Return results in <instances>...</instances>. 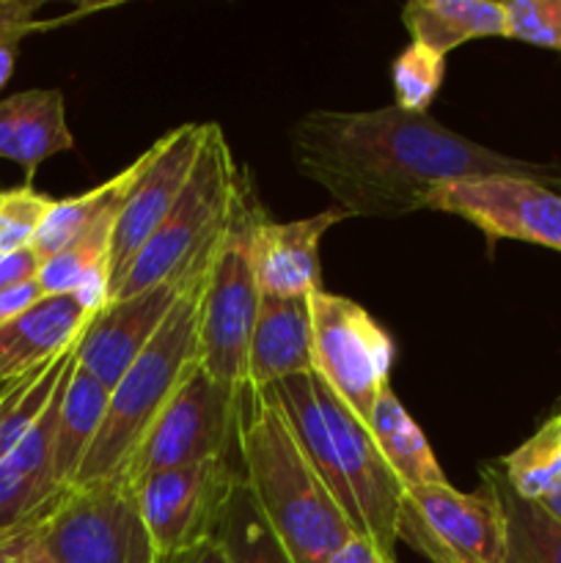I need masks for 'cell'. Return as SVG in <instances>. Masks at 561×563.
<instances>
[{
    "mask_svg": "<svg viewBox=\"0 0 561 563\" xmlns=\"http://www.w3.org/2000/svg\"><path fill=\"white\" fill-rule=\"evenodd\" d=\"M220 236L193 262V267L187 273L163 280V284L152 286L146 291H138V295L127 297V300L108 302L91 319L86 333L77 341V363L88 374H94L99 383L113 390L116 383L127 374V368L132 366V361L160 333V328L170 317L176 302L190 289L193 280L212 262L215 251L220 245Z\"/></svg>",
    "mask_w": 561,
    "mask_h": 563,
    "instance_id": "14",
    "label": "cell"
},
{
    "mask_svg": "<svg viewBox=\"0 0 561 563\" xmlns=\"http://www.w3.org/2000/svg\"><path fill=\"white\" fill-rule=\"evenodd\" d=\"M218 539L223 542L231 563H295L273 533L270 522L264 520L245 478H240L226 504Z\"/></svg>",
    "mask_w": 561,
    "mask_h": 563,
    "instance_id": "24",
    "label": "cell"
},
{
    "mask_svg": "<svg viewBox=\"0 0 561 563\" xmlns=\"http://www.w3.org/2000/svg\"><path fill=\"white\" fill-rule=\"evenodd\" d=\"M38 5L33 0H0V88L14 71L20 42L38 27Z\"/></svg>",
    "mask_w": 561,
    "mask_h": 563,
    "instance_id": "29",
    "label": "cell"
},
{
    "mask_svg": "<svg viewBox=\"0 0 561 563\" xmlns=\"http://www.w3.org/2000/svg\"><path fill=\"white\" fill-rule=\"evenodd\" d=\"M328 563H396V555L385 553V550L377 548L372 539L358 533V537H352Z\"/></svg>",
    "mask_w": 561,
    "mask_h": 563,
    "instance_id": "33",
    "label": "cell"
},
{
    "mask_svg": "<svg viewBox=\"0 0 561 563\" xmlns=\"http://www.w3.org/2000/svg\"><path fill=\"white\" fill-rule=\"evenodd\" d=\"M209 124H182L141 154V170L121 201L110 240V295L124 269L185 192L207 143Z\"/></svg>",
    "mask_w": 561,
    "mask_h": 563,
    "instance_id": "13",
    "label": "cell"
},
{
    "mask_svg": "<svg viewBox=\"0 0 561 563\" xmlns=\"http://www.w3.org/2000/svg\"><path fill=\"white\" fill-rule=\"evenodd\" d=\"M38 269H42V258L36 256L33 247L6 253V256H0V291L31 284V280L38 278Z\"/></svg>",
    "mask_w": 561,
    "mask_h": 563,
    "instance_id": "31",
    "label": "cell"
},
{
    "mask_svg": "<svg viewBox=\"0 0 561 563\" xmlns=\"http://www.w3.org/2000/svg\"><path fill=\"white\" fill-rule=\"evenodd\" d=\"M240 478L234 456H220L157 473L135 489L160 563L185 561L218 537L226 504Z\"/></svg>",
    "mask_w": 561,
    "mask_h": 563,
    "instance_id": "11",
    "label": "cell"
},
{
    "mask_svg": "<svg viewBox=\"0 0 561 563\" xmlns=\"http://www.w3.org/2000/svg\"><path fill=\"white\" fill-rule=\"evenodd\" d=\"M179 563H231V561H229V553H226L223 542L215 537V539H209V542H204L196 553H190L185 561H179Z\"/></svg>",
    "mask_w": 561,
    "mask_h": 563,
    "instance_id": "34",
    "label": "cell"
},
{
    "mask_svg": "<svg viewBox=\"0 0 561 563\" xmlns=\"http://www.w3.org/2000/svg\"><path fill=\"white\" fill-rule=\"evenodd\" d=\"M6 388H9V385H0V399H3V394H6Z\"/></svg>",
    "mask_w": 561,
    "mask_h": 563,
    "instance_id": "36",
    "label": "cell"
},
{
    "mask_svg": "<svg viewBox=\"0 0 561 563\" xmlns=\"http://www.w3.org/2000/svg\"><path fill=\"white\" fill-rule=\"evenodd\" d=\"M218 253V251H215ZM215 262V258H212ZM212 262L201 269L190 289L185 291L160 333L148 341L146 350L132 361L124 377L110 390V405L105 412L102 429L88 449L80 471L72 484L97 482V478L119 476L152 423L165 410L179 385L198 368V330H201V300Z\"/></svg>",
    "mask_w": 561,
    "mask_h": 563,
    "instance_id": "4",
    "label": "cell"
},
{
    "mask_svg": "<svg viewBox=\"0 0 561 563\" xmlns=\"http://www.w3.org/2000/svg\"><path fill=\"white\" fill-rule=\"evenodd\" d=\"M242 181L237 176L234 154L226 143L223 130L209 124L207 143L201 148L190 181L168 218L148 236L124 269L108 302L146 291L163 280L187 273L198 256L218 240L240 201Z\"/></svg>",
    "mask_w": 561,
    "mask_h": 563,
    "instance_id": "5",
    "label": "cell"
},
{
    "mask_svg": "<svg viewBox=\"0 0 561 563\" xmlns=\"http://www.w3.org/2000/svg\"><path fill=\"white\" fill-rule=\"evenodd\" d=\"M366 427L402 487L416 489L429 487V484H446L438 456L429 449V440L424 438L421 427L413 421L410 412L396 399L394 385H388L380 394Z\"/></svg>",
    "mask_w": 561,
    "mask_h": 563,
    "instance_id": "20",
    "label": "cell"
},
{
    "mask_svg": "<svg viewBox=\"0 0 561 563\" xmlns=\"http://www.w3.org/2000/svg\"><path fill=\"white\" fill-rule=\"evenodd\" d=\"M314 374L352 416L369 423L380 394L391 385L394 341L355 300L330 291L311 297Z\"/></svg>",
    "mask_w": 561,
    "mask_h": 563,
    "instance_id": "9",
    "label": "cell"
},
{
    "mask_svg": "<svg viewBox=\"0 0 561 563\" xmlns=\"http://www.w3.org/2000/svg\"><path fill=\"white\" fill-rule=\"evenodd\" d=\"M396 542L429 563H506L509 553L504 509L484 484L479 493H460L449 482L405 489Z\"/></svg>",
    "mask_w": 561,
    "mask_h": 563,
    "instance_id": "10",
    "label": "cell"
},
{
    "mask_svg": "<svg viewBox=\"0 0 561 563\" xmlns=\"http://www.w3.org/2000/svg\"><path fill=\"white\" fill-rule=\"evenodd\" d=\"M396 108L407 113H427L446 77V58L424 44L410 42L391 66Z\"/></svg>",
    "mask_w": 561,
    "mask_h": 563,
    "instance_id": "26",
    "label": "cell"
},
{
    "mask_svg": "<svg viewBox=\"0 0 561 563\" xmlns=\"http://www.w3.org/2000/svg\"><path fill=\"white\" fill-rule=\"evenodd\" d=\"M0 563H55L38 542L31 522L0 531Z\"/></svg>",
    "mask_w": 561,
    "mask_h": 563,
    "instance_id": "30",
    "label": "cell"
},
{
    "mask_svg": "<svg viewBox=\"0 0 561 563\" xmlns=\"http://www.w3.org/2000/svg\"><path fill=\"white\" fill-rule=\"evenodd\" d=\"M402 22L413 42L443 58L471 38L506 36L504 3L493 0H413Z\"/></svg>",
    "mask_w": 561,
    "mask_h": 563,
    "instance_id": "19",
    "label": "cell"
},
{
    "mask_svg": "<svg viewBox=\"0 0 561 563\" xmlns=\"http://www.w3.org/2000/svg\"><path fill=\"white\" fill-rule=\"evenodd\" d=\"M262 394L278 407L355 531L394 553L405 487L383 460L366 423L352 416L317 374H297Z\"/></svg>",
    "mask_w": 561,
    "mask_h": 563,
    "instance_id": "2",
    "label": "cell"
},
{
    "mask_svg": "<svg viewBox=\"0 0 561 563\" xmlns=\"http://www.w3.org/2000/svg\"><path fill=\"white\" fill-rule=\"evenodd\" d=\"M262 220L251 192L242 190L220 236L201 300L198 363L223 388L248 394V352L262 291L251 262V236Z\"/></svg>",
    "mask_w": 561,
    "mask_h": 563,
    "instance_id": "7",
    "label": "cell"
},
{
    "mask_svg": "<svg viewBox=\"0 0 561 563\" xmlns=\"http://www.w3.org/2000/svg\"><path fill=\"white\" fill-rule=\"evenodd\" d=\"M94 317L97 311L75 295H44L0 328V385L16 383L72 350Z\"/></svg>",
    "mask_w": 561,
    "mask_h": 563,
    "instance_id": "16",
    "label": "cell"
},
{
    "mask_svg": "<svg viewBox=\"0 0 561 563\" xmlns=\"http://www.w3.org/2000/svg\"><path fill=\"white\" fill-rule=\"evenodd\" d=\"M55 201L58 198L38 192L33 185L0 190V256L33 247Z\"/></svg>",
    "mask_w": 561,
    "mask_h": 563,
    "instance_id": "27",
    "label": "cell"
},
{
    "mask_svg": "<svg viewBox=\"0 0 561 563\" xmlns=\"http://www.w3.org/2000/svg\"><path fill=\"white\" fill-rule=\"evenodd\" d=\"M314 374L311 297H262L248 352V394Z\"/></svg>",
    "mask_w": 561,
    "mask_h": 563,
    "instance_id": "17",
    "label": "cell"
},
{
    "mask_svg": "<svg viewBox=\"0 0 561 563\" xmlns=\"http://www.w3.org/2000/svg\"><path fill=\"white\" fill-rule=\"evenodd\" d=\"M289 154L346 218H405L429 209L435 190L465 176L553 179V168L522 163L468 141L429 113L396 104L377 110H308L289 126Z\"/></svg>",
    "mask_w": 561,
    "mask_h": 563,
    "instance_id": "1",
    "label": "cell"
},
{
    "mask_svg": "<svg viewBox=\"0 0 561 563\" xmlns=\"http://www.w3.org/2000/svg\"><path fill=\"white\" fill-rule=\"evenodd\" d=\"M110 405V388L99 383L94 374H88L80 363H75L69 374V383L64 390V405H61L58 438H55V462L53 476L55 487H69L72 478L80 471L88 449L97 440L102 429L105 412Z\"/></svg>",
    "mask_w": 561,
    "mask_h": 563,
    "instance_id": "21",
    "label": "cell"
},
{
    "mask_svg": "<svg viewBox=\"0 0 561 563\" xmlns=\"http://www.w3.org/2000/svg\"><path fill=\"white\" fill-rule=\"evenodd\" d=\"M28 522L55 563H160L124 476L69 484Z\"/></svg>",
    "mask_w": 561,
    "mask_h": 563,
    "instance_id": "6",
    "label": "cell"
},
{
    "mask_svg": "<svg viewBox=\"0 0 561 563\" xmlns=\"http://www.w3.org/2000/svg\"><path fill=\"white\" fill-rule=\"evenodd\" d=\"M504 478L520 498L539 500L561 482V416L544 421L531 438L506 454Z\"/></svg>",
    "mask_w": 561,
    "mask_h": 563,
    "instance_id": "25",
    "label": "cell"
},
{
    "mask_svg": "<svg viewBox=\"0 0 561 563\" xmlns=\"http://www.w3.org/2000/svg\"><path fill=\"white\" fill-rule=\"evenodd\" d=\"M75 148L66 102L58 88H28L0 99V159H11L33 185L36 170L55 154Z\"/></svg>",
    "mask_w": 561,
    "mask_h": 563,
    "instance_id": "18",
    "label": "cell"
},
{
    "mask_svg": "<svg viewBox=\"0 0 561 563\" xmlns=\"http://www.w3.org/2000/svg\"><path fill=\"white\" fill-rule=\"evenodd\" d=\"M482 484L498 498L506 517V563H561V526L534 500L520 498L498 465L482 467Z\"/></svg>",
    "mask_w": 561,
    "mask_h": 563,
    "instance_id": "23",
    "label": "cell"
},
{
    "mask_svg": "<svg viewBox=\"0 0 561 563\" xmlns=\"http://www.w3.org/2000/svg\"><path fill=\"white\" fill-rule=\"evenodd\" d=\"M341 220L346 214L336 207L300 220H258L251 262L262 297H314L322 291L319 242Z\"/></svg>",
    "mask_w": 561,
    "mask_h": 563,
    "instance_id": "15",
    "label": "cell"
},
{
    "mask_svg": "<svg viewBox=\"0 0 561 563\" xmlns=\"http://www.w3.org/2000/svg\"><path fill=\"white\" fill-rule=\"evenodd\" d=\"M42 297L44 291L42 286H38V280H31V284H22V286H14V289L0 291V328L9 324L11 319L20 317V313H25L31 306H36Z\"/></svg>",
    "mask_w": 561,
    "mask_h": 563,
    "instance_id": "32",
    "label": "cell"
},
{
    "mask_svg": "<svg viewBox=\"0 0 561 563\" xmlns=\"http://www.w3.org/2000/svg\"><path fill=\"white\" fill-rule=\"evenodd\" d=\"M138 170H141V157L132 165H127L121 174H116L113 179H108L105 185L91 187V190L80 192V196L72 198H58L53 207V212L47 214L44 225L38 229L36 242H33V251L42 258V264L47 258L58 256L66 247L75 245L80 236H86L110 209L119 207L124 201L127 190L135 181Z\"/></svg>",
    "mask_w": 561,
    "mask_h": 563,
    "instance_id": "22",
    "label": "cell"
},
{
    "mask_svg": "<svg viewBox=\"0 0 561 563\" xmlns=\"http://www.w3.org/2000/svg\"><path fill=\"white\" fill-rule=\"evenodd\" d=\"M429 209L457 214L490 242L517 240L561 253V196L526 176H465L446 181Z\"/></svg>",
    "mask_w": 561,
    "mask_h": 563,
    "instance_id": "12",
    "label": "cell"
},
{
    "mask_svg": "<svg viewBox=\"0 0 561 563\" xmlns=\"http://www.w3.org/2000/svg\"><path fill=\"white\" fill-rule=\"evenodd\" d=\"M504 14L506 38L561 53V0H509Z\"/></svg>",
    "mask_w": 561,
    "mask_h": 563,
    "instance_id": "28",
    "label": "cell"
},
{
    "mask_svg": "<svg viewBox=\"0 0 561 563\" xmlns=\"http://www.w3.org/2000/svg\"><path fill=\"white\" fill-rule=\"evenodd\" d=\"M245 396L215 383L201 366L193 368L119 476L138 489L157 473L231 456L240 449Z\"/></svg>",
    "mask_w": 561,
    "mask_h": 563,
    "instance_id": "8",
    "label": "cell"
},
{
    "mask_svg": "<svg viewBox=\"0 0 561 563\" xmlns=\"http://www.w3.org/2000/svg\"><path fill=\"white\" fill-rule=\"evenodd\" d=\"M539 506H542V509L548 511V515L561 526V482L556 484V487L550 489L542 500H539Z\"/></svg>",
    "mask_w": 561,
    "mask_h": 563,
    "instance_id": "35",
    "label": "cell"
},
{
    "mask_svg": "<svg viewBox=\"0 0 561 563\" xmlns=\"http://www.w3.org/2000/svg\"><path fill=\"white\" fill-rule=\"evenodd\" d=\"M240 427L242 478L264 520L295 563H328L358 537L339 500L292 434L278 407L256 390L245 396Z\"/></svg>",
    "mask_w": 561,
    "mask_h": 563,
    "instance_id": "3",
    "label": "cell"
}]
</instances>
